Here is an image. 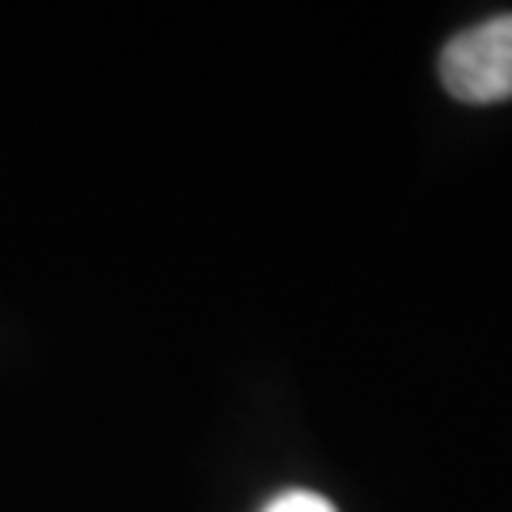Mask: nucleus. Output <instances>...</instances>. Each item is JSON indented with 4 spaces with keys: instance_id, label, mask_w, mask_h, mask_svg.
<instances>
[{
    "instance_id": "nucleus-2",
    "label": "nucleus",
    "mask_w": 512,
    "mask_h": 512,
    "mask_svg": "<svg viewBox=\"0 0 512 512\" xmlns=\"http://www.w3.org/2000/svg\"><path fill=\"white\" fill-rule=\"evenodd\" d=\"M262 512H338L323 494H311V490H289V494L274 497Z\"/></svg>"
},
{
    "instance_id": "nucleus-1",
    "label": "nucleus",
    "mask_w": 512,
    "mask_h": 512,
    "mask_svg": "<svg viewBox=\"0 0 512 512\" xmlns=\"http://www.w3.org/2000/svg\"><path fill=\"white\" fill-rule=\"evenodd\" d=\"M440 80L463 103L512 99V16H494L452 38L440 54Z\"/></svg>"
}]
</instances>
